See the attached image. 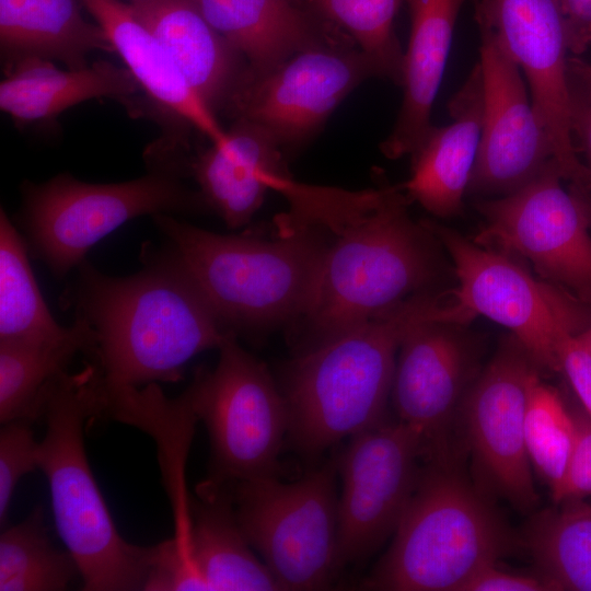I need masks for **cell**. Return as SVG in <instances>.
Returning a JSON list of instances; mask_svg holds the SVG:
<instances>
[{"instance_id": "1", "label": "cell", "mask_w": 591, "mask_h": 591, "mask_svg": "<svg viewBox=\"0 0 591 591\" xmlns=\"http://www.w3.org/2000/svg\"><path fill=\"white\" fill-rule=\"evenodd\" d=\"M358 192L323 187L317 217L337 232L324 255L310 302L290 324L300 352L332 340L434 289L436 236L408 213L402 186L378 181Z\"/></svg>"}, {"instance_id": "2", "label": "cell", "mask_w": 591, "mask_h": 591, "mask_svg": "<svg viewBox=\"0 0 591 591\" xmlns=\"http://www.w3.org/2000/svg\"><path fill=\"white\" fill-rule=\"evenodd\" d=\"M77 269L62 305L92 329L90 360L106 386L176 382L190 359L233 333L170 245L143 252L142 268L128 277L85 259Z\"/></svg>"}, {"instance_id": "3", "label": "cell", "mask_w": 591, "mask_h": 591, "mask_svg": "<svg viewBox=\"0 0 591 591\" xmlns=\"http://www.w3.org/2000/svg\"><path fill=\"white\" fill-rule=\"evenodd\" d=\"M432 318L454 322L450 291L418 292L332 340L296 352L280 386L294 449L313 459L385 419L399 345L415 325Z\"/></svg>"}, {"instance_id": "4", "label": "cell", "mask_w": 591, "mask_h": 591, "mask_svg": "<svg viewBox=\"0 0 591 591\" xmlns=\"http://www.w3.org/2000/svg\"><path fill=\"white\" fill-rule=\"evenodd\" d=\"M102 412L101 374L93 361L58 378L44 404L37 467L47 479L56 528L78 563L83 590L146 591L155 545H135L120 535L85 453V427Z\"/></svg>"}, {"instance_id": "5", "label": "cell", "mask_w": 591, "mask_h": 591, "mask_svg": "<svg viewBox=\"0 0 591 591\" xmlns=\"http://www.w3.org/2000/svg\"><path fill=\"white\" fill-rule=\"evenodd\" d=\"M152 217L233 333L294 322L310 302L332 242L323 222L294 210L286 233L274 240L213 233L169 213Z\"/></svg>"}, {"instance_id": "6", "label": "cell", "mask_w": 591, "mask_h": 591, "mask_svg": "<svg viewBox=\"0 0 591 591\" xmlns=\"http://www.w3.org/2000/svg\"><path fill=\"white\" fill-rule=\"evenodd\" d=\"M424 464L393 543L363 589L462 591L514 543L486 493L455 465Z\"/></svg>"}, {"instance_id": "7", "label": "cell", "mask_w": 591, "mask_h": 591, "mask_svg": "<svg viewBox=\"0 0 591 591\" xmlns=\"http://www.w3.org/2000/svg\"><path fill=\"white\" fill-rule=\"evenodd\" d=\"M20 225L28 251L57 276L67 275L89 250L130 219L197 209L200 194L161 170L127 182L93 184L59 174L25 182Z\"/></svg>"}, {"instance_id": "8", "label": "cell", "mask_w": 591, "mask_h": 591, "mask_svg": "<svg viewBox=\"0 0 591 591\" xmlns=\"http://www.w3.org/2000/svg\"><path fill=\"white\" fill-rule=\"evenodd\" d=\"M337 459L300 479L227 483L239 523L281 590L328 589L338 572Z\"/></svg>"}, {"instance_id": "9", "label": "cell", "mask_w": 591, "mask_h": 591, "mask_svg": "<svg viewBox=\"0 0 591 591\" xmlns=\"http://www.w3.org/2000/svg\"><path fill=\"white\" fill-rule=\"evenodd\" d=\"M422 222L453 260L459 283L450 291L462 321L486 316L508 328L540 370L559 371L561 340L589 326L587 304L561 287L533 278L512 257L433 221Z\"/></svg>"}, {"instance_id": "10", "label": "cell", "mask_w": 591, "mask_h": 591, "mask_svg": "<svg viewBox=\"0 0 591 591\" xmlns=\"http://www.w3.org/2000/svg\"><path fill=\"white\" fill-rule=\"evenodd\" d=\"M213 370L199 369L185 393L210 441L208 479L217 483L277 475L288 436L286 401L267 367L231 333Z\"/></svg>"}, {"instance_id": "11", "label": "cell", "mask_w": 591, "mask_h": 591, "mask_svg": "<svg viewBox=\"0 0 591 591\" xmlns=\"http://www.w3.org/2000/svg\"><path fill=\"white\" fill-rule=\"evenodd\" d=\"M561 179L551 160L517 190L477 201L484 224L474 242L529 260L543 280L591 304V201Z\"/></svg>"}, {"instance_id": "12", "label": "cell", "mask_w": 591, "mask_h": 591, "mask_svg": "<svg viewBox=\"0 0 591 591\" xmlns=\"http://www.w3.org/2000/svg\"><path fill=\"white\" fill-rule=\"evenodd\" d=\"M379 77L351 38L305 47L275 68L244 71L224 108L266 129L285 151L308 142L359 84Z\"/></svg>"}, {"instance_id": "13", "label": "cell", "mask_w": 591, "mask_h": 591, "mask_svg": "<svg viewBox=\"0 0 591 591\" xmlns=\"http://www.w3.org/2000/svg\"><path fill=\"white\" fill-rule=\"evenodd\" d=\"M478 354L465 325L443 318L418 323L403 338L391 398L396 418L418 438L422 462L455 465L454 428L479 373Z\"/></svg>"}, {"instance_id": "14", "label": "cell", "mask_w": 591, "mask_h": 591, "mask_svg": "<svg viewBox=\"0 0 591 591\" xmlns=\"http://www.w3.org/2000/svg\"><path fill=\"white\" fill-rule=\"evenodd\" d=\"M337 459V565L363 560L395 533L418 482L422 461L416 434L397 418L349 438Z\"/></svg>"}, {"instance_id": "15", "label": "cell", "mask_w": 591, "mask_h": 591, "mask_svg": "<svg viewBox=\"0 0 591 591\" xmlns=\"http://www.w3.org/2000/svg\"><path fill=\"white\" fill-rule=\"evenodd\" d=\"M537 374L540 368L510 334L472 383L461 408L483 487L522 512L538 501L524 436L529 392Z\"/></svg>"}, {"instance_id": "16", "label": "cell", "mask_w": 591, "mask_h": 591, "mask_svg": "<svg viewBox=\"0 0 591 591\" xmlns=\"http://www.w3.org/2000/svg\"><path fill=\"white\" fill-rule=\"evenodd\" d=\"M475 21L488 25L524 73L564 179L591 190V171L577 157L571 130L567 39L556 0H480Z\"/></svg>"}, {"instance_id": "17", "label": "cell", "mask_w": 591, "mask_h": 591, "mask_svg": "<svg viewBox=\"0 0 591 591\" xmlns=\"http://www.w3.org/2000/svg\"><path fill=\"white\" fill-rule=\"evenodd\" d=\"M476 23L480 38L483 126L467 193L503 196L536 176L554 160L553 150L520 68L491 28Z\"/></svg>"}, {"instance_id": "18", "label": "cell", "mask_w": 591, "mask_h": 591, "mask_svg": "<svg viewBox=\"0 0 591 591\" xmlns=\"http://www.w3.org/2000/svg\"><path fill=\"white\" fill-rule=\"evenodd\" d=\"M178 530L173 538L207 591H281L239 523L229 484L199 483L186 499Z\"/></svg>"}, {"instance_id": "19", "label": "cell", "mask_w": 591, "mask_h": 591, "mask_svg": "<svg viewBox=\"0 0 591 591\" xmlns=\"http://www.w3.org/2000/svg\"><path fill=\"white\" fill-rule=\"evenodd\" d=\"M452 121L431 127L412 157V175L402 185L430 213L459 215L477 158L483 126V81L478 62L448 105Z\"/></svg>"}, {"instance_id": "20", "label": "cell", "mask_w": 591, "mask_h": 591, "mask_svg": "<svg viewBox=\"0 0 591 591\" xmlns=\"http://www.w3.org/2000/svg\"><path fill=\"white\" fill-rule=\"evenodd\" d=\"M228 142L211 144L187 163V171L199 187L205 204L229 228L250 222L260 208L273 176L289 175L283 150L263 127L246 119H234Z\"/></svg>"}, {"instance_id": "21", "label": "cell", "mask_w": 591, "mask_h": 591, "mask_svg": "<svg viewBox=\"0 0 591 591\" xmlns=\"http://www.w3.org/2000/svg\"><path fill=\"white\" fill-rule=\"evenodd\" d=\"M82 3L152 101L196 128L211 144L221 147L228 142V131L219 124L215 112L140 22L130 3L120 0H82Z\"/></svg>"}, {"instance_id": "22", "label": "cell", "mask_w": 591, "mask_h": 591, "mask_svg": "<svg viewBox=\"0 0 591 591\" xmlns=\"http://www.w3.org/2000/svg\"><path fill=\"white\" fill-rule=\"evenodd\" d=\"M468 0H406L410 34L404 51L403 101L394 127L381 143L389 159L412 155L431 129V111L451 49L459 13Z\"/></svg>"}, {"instance_id": "23", "label": "cell", "mask_w": 591, "mask_h": 591, "mask_svg": "<svg viewBox=\"0 0 591 591\" xmlns=\"http://www.w3.org/2000/svg\"><path fill=\"white\" fill-rule=\"evenodd\" d=\"M130 5L209 107H224L246 62L208 22L197 0H140Z\"/></svg>"}, {"instance_id": "24", "label": "cell", "mask_w": 591, "mask_h": 591, "mask_svg": "<svg viewBox=\"0 0 591 591\" xmlns=\"http://www.w3.org/2000/svg\"><path fill=\"white\" fill-rule=\"evenodd\" d=\"M251 73L266 72L313 45L350 38L290 0H197Z\"/></svg>"}, {"instance_id": "25", "label": "cell", "mask_w": 591, "mask_h": 591, "mask_svg": "<svg viewBox=\"0 0 591 591\" xmlns=\"http://www.w3.org/2000/svg\"><path fill=\"white\" fill-rule=\"evenodd\" d=\"M139 89L126 67L109 61L61 70L51 60L30 57L7 66L0 108L18 123H33L92 99L125 100Z\"/></svg>"}, {"instance_id": "26", "label": "cell", "mask_w": 591, "mask_h": 591, "mask_svg": "<svg viewBox=\"0 0 591 591\" xmlns=\"http://www.w3.org/2000/svg\"><path fill=\"white\" fill-rule=\"evenodd\" d=\"M82 0H0V44L7 66L37 57L68 69L88 66L96 50L114 51L95 22L82 14Z\"/></svg>"}, {"instance_id": "27", "label": "cell", "mask_w": 591, "mask_h": 591, "mask_svg": "<svg viewBox=\"0 0 591 591\" xmlns=\"http://www.w3.org/2000/svg\"><path fill=\"white\" fill-rule=\"evenodd\" d=\"M93 350L94 334L86 323L77 336L63 341H0L1 425L42 420L51 385L69 371L77 355L90 358Z\"/></svg>"}, {"instance_id": "28", "label": "cell", "mask_w": 591, "mask_h": 591, "mask_svg": "<svg viewBox=\"0 0 591 591\" xmlns=\"http://www.w3.org/2000/svg\"><path fill=\"white\" fill-rule=\"evenodd\" d=\"M557 505L531 518L520 543L553 591H591V503Z\"/></svg>"}, {"instance_id": "29", "label": "cell", "mask_w": 591, "mask_h": 591, "mask_svg": "<svg viewBox=\"0 0 591 591\" xmlns=\"http://www.w3.org/2000/svg\"><path fill=\"white\" fill-rule=\"evenodd\" d=\"M27 244L0 210V341L58 343L77 336L84 323L59 325L48 310L27 257Z\"/></svg>"}, {"instance_id": "30", "label": "cell", "mask_w": 591, "mask_h": 591, "mask_svg": "<svg viewBox=\"0 0 591 591\" xmlns=\"http://www.w3.org/2000/svg\"><path fill=\"white\" fill-rule=\"evenodd\" d=\"M81 572L73 555L53 544L42 506L0 535V591H65Z\"/></svg>"}, {"instance_id": "31", "label": "cell", "mask_w": 591, "mask_h": 591, "mask_svg": "<svg viewBox=\"0 0 591 591\" xmlns=\"http://www.w3.org/2000/svg\"><path fill=\"white\" fill-rule=\"evenodd\" d=\"M406 0H304L302 8L346 33L374 63L380 78L403 83L404 51L394 31Z\"/></svg>"}, {"instance_id": "32", "label": "cell", "mask_w": 591, "mask_h": 591, "mask_svg": "<svg viewBox=\"0 0 591 591\" xmlns=\"http://www.w3.org/2000/svg\"><path fill=\"white\" fill-rule=\"evenodd\" d=\"M575 431L572 412L537 374L529 392L524 436L531 465L551 491L559 485L565 474Z\"/></svg>"}, {"instance_id": "33", "label": "cell", "mask_w": 591, "mask_h": 591, "mask_svg": "<svg viewBox=\"0 0 591 591\" xmlns=\"http://www.w3.org/2000/svg\"><path fill=\"white\" fill-rule=\"evenodd\" d=\"M33 422L13 420L0 430V525L5 526L14 489L20 479L37 467L38 441Z\"/></svg>"}, {"instance_id": "34", "label": "cell", "mask_w": 591, "mask_h": 591, "mask_svg": "<svg viewBox=\"0 0 591 591\" xmlns=\"http://www.w3.org/2000/svg\"><path fill=\"white\" fill-rule=\"evenodd\" d=\"M575 440L565 474L552 491L556 503L591 496V417L584 410H571Z\"/></svg>"}, {"instance_id": "35", "label": "cell", "mask_w": 591, "mask_h": 591, "mask_svg": "<svg viewBox=\"0 0 591 591\" xmlns=\"http://www.w3.org/2000/svg\"><path fill=\"white\" fill-rule=\"evenodd\" d=\"M558 361L559 371L566 374L583 410L591 417V354L577 335H568L561 340Z\"/></svg>"}, {"instance_id": "36", "label": "cell", "mask_w": 591, "mask_h": 591, "mask_svg": "<svg viewBox=\"0 0 591 591\" xmlns=\"http://www.w3.org/2000/svg\"><path fill=\"white\" fill-rule=\"evenodd\" d=\"M462 591H553L551 584L540 575L509 572L497 563L478 571Z\"/></svg>"}, {"instance_id": "37", "label": "cell", "mask_w": 591, "mask_h": 591, "mask_svg": "<svg viewBox=\"0 0 591 591\" xmlns=\"http://www.w3.org/2000/svg\"><path fill=\"white\" fill-rule=\"evenodd\" d=\"M561 13L568 50L583 53L591 44V0H556Z\"/></svg>"}, {"instance_id": "38", "label": "cell", "mask_w": 591, "mask_h": 591, "mask_svg": "<svg viewBox=\"0 0 591 591\" xmlns=\"http://www.w3.org/2000/svg\"><path fill=\"white\" fill-rule=\"evenodd\" d=\"M571 130L589 161L591 171V102L571 92Z\"/></svg>"}, {"instance_id": "39", "label": "cell", "mask_w": 591, "mask_h": 591, "mask_svg": "<svg viewBox=\"0 0 591 591\" xmlns=\"http://www.w3.org/2000/svg\"><path fill=\"white\" fill-rule=\"evenodd\" d=\"M567 71L571 92L591 102V63L578 57H570Z\"/></svg>"}, {"instance_id": "40", "label": "cell", "mask_w": 591, "mask_h": 591, "mask_svg": "<svg viewBox=\"0 0 591 591\" xmlns=\"http://www.w3.org/2000/svg\"><path fill=\"white\" fill-rule=\"evenodd\" d=\"M578 340L591 354V325L577 335Z\"/></svg>"}, {"instance_id": "41", "label": "cell", "mask_w": 591, "mask_h": 591, "mask_svg": "<svg viewBox=\"0 0 591 591\" xmlns=\"http://www.w3.org/2000/svg\"><path fill=\"white\" fill-rule=\"evenodd\" d=\"M290 1H292L297 5L302 7V3H303L304 0H290Z\"/></svg>"}, {"instance_id": "42", "label": "cell", "mask_w": 591, "mask_h": 591, "mask_svg": "<svg viewBox=\"0 0 591 591\" xmlns=\"http://www.w3.org/2000/svg\"><path fill=\"white\" fill-rule=\"evenodd\" d=\"M140 1V0H130V2Z\"/></svg>"}]
</instances>
